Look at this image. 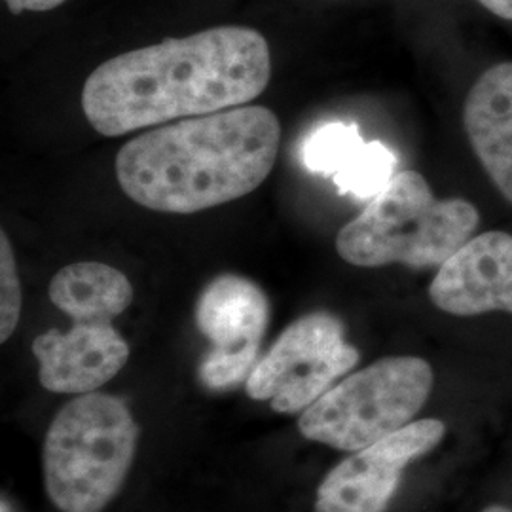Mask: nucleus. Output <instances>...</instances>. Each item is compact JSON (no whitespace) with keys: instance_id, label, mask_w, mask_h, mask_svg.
Segmentation results:
<instances>
[{"instance_id":"nucleus-15","label":"nucleus","mask_w":512,"mask_h":512,"mask_svg":"<svg viewBox=\"0 0 512 512\" xmlns=\"http://www.w3.org/2000/svg\"><path fill=\"white\" fill-rule=\"evenodd\" d=\"M12 14L23 12H48L61 6L65 0H4Z\"/></svg>"},{"instance_id":"nucleus-13","label":"nucleus","mask_w":512,"mask_h":512,"mask_svg":"<svg viewBox=\"0 0 512 512\" xmlns=\"http://www.w3.org/2000/svg\"><path fill=\"white\" fill-rule=\"evenodd\" d=\"M50 300L74 323H112L133 302V287L118 268L103 262H76L50 281Z\"/></svg>"},{"instance_id":"nucleus-17","label":"nucleus","mask_w":512,"mask_h":512,"mask_svg":"<svg viewBox=\"0 0 512 512\" xmlns=\"http://www.w3.org/2000/svg\"><path fill=\"white\" fill-rule=\"evenodd\" d=\"M482 512H512V509L511 507H505V505L495 503V505H488L486 509H482Z\"/></svg>"},{"instance_id":"nucleus-16","label":"nucleus","mask_w":512,"mask_h":512,"mask_svg":"<svg viewBox=\"0 0 512 512\" xmlns=\"http://www.w3.org/2000/svg\"><path fill=\"white\" fill-rule=\"evenodd\" d=\"M478 2L497 18L512 21V0H478Z\"/></svg>"},{"instance_id":"nucleus-7","label":"nucleus","mask_w":512,"mask_h":512,"mask_svg":"<svg viewBox=\"0 0 512 512\" xmlns=\"http://www.w3.org/2000/svg\"><path fill=\"white\" fill-rule=\"evenodd\" d=\"M194 317L211 344L198 366L203 387L228 391L247 382L270 321V302L264 291L247 277L217 275L200 294Z\"/></svg>"},{"instance_id":"nucleus-8","label":"nucleus","mask_w":512,"mask_h":512,"mask_svg":"<svg viewBox=\"0 0 512 512\" xmlns=\"http://www.w3.org/2000/svg\"><path fill=\"white\" fill-rule=\"evenodd\" d=\"M444 437V421L425 418L353 452L323 478L313 511H387L399 492L406 467L433 452Z\"/></svg>"},{"instance_id":"nucleus-11","label":"nucleus","mask_w":512,"mask_h":512,"mask_svg":"<svg viewBox=\"0 0 512 512\" xmlns=\"http://www.w3.org/2000/svg\"><path fill=\"white\" fill-rule=\"evenodd\" d=\"M302 162L313 173L330 177L340 194L372 200L393 179L397 156L380 141H365L357 126L330 122L306 137Z\"/></svg>"},{"instance_id":"nucleus-1","label":"nucleus","mask_w":512,"mask_h":512,"mask_svg":"<svg viewBox=\"0 0 512 512\" xmlns=\"http://www.w3.org/2000/svg\"><path fill=\"white\" fill-rule=\"evenodd\" d=\"M270 74L264 35L222 25L105 61L84 84L82 110L97 133L120 137L243 107L268 88Z\"/></svg>"},{"instance_id":"nucleus-12","label":"nucleus","mask_w":512,"mask_h":512,"mask_svg":"<svg viewBox=\"0 0 512 512\" xmlns=\"http://www.w3.org/2000/svg\"><path fill=\"white\" fill-rule=\"evenodd\" d=\"M463 126L478 162L512 203V61L476 80L465 97Z\"/></svg>"},{"instance_id":"nucleus-6","label":"nucleus","mask_w":512,"mask_h":512,"mask_svg":"<svg viewBox=\"0 0 512 512\" xmlns=\"http://www.w3.org/2000/svg\"><path fill=\"white\" fill-rule=\"evenodd\" d=\"M359 359L344 323L327 311H313L291 323L258 359L245 391L253 401H268L277 414L304 412Z\"/></svg>"},{"instance_id":"nucleus-4","label":"nucleus","mask_w":512,"mask_h":512,"mask_svg":"<svg viewBox=\"0 0 512 512\" xmlns=\"http://www.w3.org/2000/svg\"><path fill=\"white\" fill-rule=\"evenodd\" d=\"M139 423L124 399L78 395L50 423L42 448L44 486L61 512H101L128 478Z\"/></svg>"},{"instance_id":"nucleus-18","label":"nucleus","mask_w":512,"mask_h":512,"mask_svg":"<svg viewBox=\"0 0 512 512\" xmlns=\"http://www.w3.org/2000/svg\"><path fill=\"white\" fill-rule=\"evenodd\" d=\"M2 512H8V509H6V503L2 501Z\"/></svg>"},{"instance_id":"nucleus-10","label":"nucleus","mask_w":512,"mask_h":512,"mask_svg":"<svg viewBox=\"0 0 512 512\" xmlns=\"http://www.w3.org/2000/svg\"><path fill=\"white\" fill-rule=\"evenodd\" d=\"M40 385L52 393L86 395L110 382L129 359L128 342L112 323H74L33 342Z\"/></svg>"},{"instance_id":"nucleus-9","label":"nucleus","mask_w":512,"mask_h":512,"mask_svg":"<svg viewBox=\"0 0 512 512\" xmlns=\"http://www.w3.org/2000/svg\"><path fill=\"white\" fill-rule=\"evenodd\" d=\"M431 302L450 315L512 313V236L484 232L450 256L429 285Z\"/></svg>"},{"instance_id":"nucleus-14","label":"nucleus","mask_w":512,"mask_h":512,"mask_svg":"<svg viewBox=\"0 0 512 512\" xmlns=\"http://www.w3.org/2000/svg\"><path fill=\"white\" fill-rule=\"evenodd\" d=\"M21 283L10 239L0 234V340L6 342L18 329L21 315Z\"/></svg>"},{"instance_id":"nucleus-3","label":"nucleus","mask_w":512,"mask_h":512,"mask_svg":"<svg viewBox=\"0 0 512 512\" xmlns=\"http://www.w3.org/2000/svg\"><path fill=\"white\" fill-rule=\"evenodd\" d=\"M480 213L461 198L440 200L418 171H401L336 236V251L359 268H437L475 236Z\"/></svg>"},{"instance_id":"nucleus-5","label":"nucleus","mask_w":512,"mask_h":512,"mask_svg":"<svg viewBox=\"0 0 512 512\" xmlns=\"http://www.w3.org/2000/svg\"><path fill=\"white\" fill-rule=\"evenodd\" d=\"M435 384L431 365L412 355L384 357L346 376L300 414L304 439L359 452L412 423Z\"/></svg>"},{"instance_id":"nucleus-2","label":"nucleus","mask_w":512,"mask_h":512,"mask_svg":"<svg viewBox=\"0 0 512 512\" xmlns=\"http://www.w3.org/2000/svg\"><path fill=\"white\" fill-rule=\"evenodd\" d=\"M281 147L274 110L243 105L148 129L120 148L116 179L133 202L192 215L251 194Z\"/></svg>"}]
</instances>
